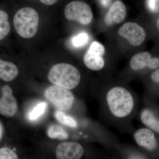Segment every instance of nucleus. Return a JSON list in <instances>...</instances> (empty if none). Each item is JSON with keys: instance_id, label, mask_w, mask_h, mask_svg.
I'll use <instances>...</instances> for the list:
<instances>
[{"instance_id": "nucleus-1", "label": "nucleus", "mask_w": 159, "mask_h": 159, "mask_svg": "<svg viewBox=\"0 0 159 159\" xmlns=\"http://www.w3.org/2000/svg\"><path fill=\"white\" fill-rule=\"evenodd\" d=\"M98 97L100 113L106 121L121 130L130 131L138 106L134 91L124 84H111L99 87Z\"/></svg>"}, {"instance_id": "nucleus-2", "label": "nucleus", "mask_w": 159, "mask_h": 159, "mask_svg": "<svg viewBox=\"0 0 159 159\" xmlns=\"http://www.w3.org/2000/svg\"><path fill=\"white\" fill-rule=\"evenodd\" d=\"M48 78L54 85L71 90L79 85L81 80V74L74 66L62 63L55 65L51 68Z\"/></svg>"}, {"instance_id": "nucleus-3", "label": "nucleus", "mask_w": 159, "mask_h": 159, "mask_svg": "<svg viewBox=\"0 0 159 159\" xmlns=\"http://www.w3.org/2000/svg\"><path fill=\"white\" fill-rule=\"evenodd\" d=\"M39 17L37 11L30 7L20 9L13 18V25L17 34L24 38L33 37L37 32Z\"/></svg>"}, {"instance_id": "nucleus-4", "label": "nucleus", "mask_w": 159, "mask_h": 159, "mask_svg": "<svg viewBox=\"0 0 159 159\" xmlns=\"http://www.w3.org/2000/svg\"><path fill=\"white\" fill-rule=\"evenodd\" d=\"M44 96L55 108L62 111L70 110L75 101V97L70 90L56 85L48 88Z\"/></svg>"}, {"instance_id": "nucleus-5", "label": "nucleus", "mask_w": 159, "mask_h": 159, "mask_svg": "<svg viewBox=\"0 0 159 159\" xmlns=\"http://www.w3.org/2000/svg\"><path fill=\"white\" fill-rule=\"evenodd\" d=\"M66 18L75 21L82 25H88L93 20V11L88 4L80 1H73L66 6L64 10Z\"/></svg>"}, {"instance_id": "nucleus-6", "label": "nucleus", "mask_w": 159, "mask_h": 159, "mask_svg": "<svg viewBox=\"0 0 159 159\" xmlns=\"http://www.w3.org/2000/svg\"><path fill=\"white\" fill-rule=\"evenodd\" d=\"M105 53L104 46L98 41L93 42L83 57L84 62L88 68L95 71L104 69L105 61L103 55Z\"/></svg>"}, {"instance_id": "nucleus-7", "label": "nucleus", "mask_w": 159, "mask_h": 159, "mask_svg": "<svg viewBox=\"0 0 159 159\" xmlns=\"http://www.w3.org/2000/svg\"><path fill=\"white\" fill-rule=\"evenodd\" d=\"M130 70L136 73L159 68V57H155L148 51H143L134 55L129 63Z\"/></svg>"}, {"instance_id": "nucleus-8", "label": "nucleus", "mask_w": 159, "mask_h": 159, "mask_svg": "<svg viewBox=\"0 0 159 159\" xmlns=\"http://www.w3.org/2000/svg\"><path fill=\"white\" fill-rule=\"evenodd\" d=\"M118 34L134 47L141 45L146 37V31L142 26L130 22L123 24L119 29Z\"/></svg>"}, {"instance_id": "nucleus-9", "label": "nucleus", "mask_w": 159, "mask_h": 159, "mask_svg": "<svg viewBox=\"0 0 159 159\" xmlns=\"http://www.w3.org/2000/svg\"><path fill=\"white\" fill-rule=\"evenodd\" d=\"M156 133L147 127L139 129L133 133L134 140L139 147L155 153L159 147V140Z\"/></svg>"}, {"instance_id": "nucleus-10", "label": "nucleus", "mask_w": 159, "mask_h": 159, "mask_svg": "<svg viewBox=\"0 0 159 159\" xmlns=\"http://www.w3.org/2000/svg\"><path fill=\"white\" fill-rule=\"evenodd\" d=\"M84 150L82 145L74 142L60 143L56 148L55 154L58 159H79L84 154Z\"/></svg>"}, {"instance_id": "nucleus-11", "label": "nucleus", "mask_w": 159, "mask_h": 159, "mask_svg": "<svg viewBox=\"0 0 159 159\" xmlns=\"http://www.w3.org/2000/svg\"><path fill=\"white\" fill-rule=\"evenodd\" d=\"M18 108L16 99L12 96V91L8 85L2 89V96L0 99V114L10 118L16 114Z\"/></svg>"}, {"instance_id": "nucleus-12", "label": "nucleus", "mask_w": 159, "mask_h": 159, "mask_svg": "<svg viewBox=\"0 0 159 159\" xmlns=\"http://www.w3.org/2000/svg\"><path fill=\"white\" fill-rule=\"evenodd\" d=\"M126 15L125 5L122 1L117 0L111 5L106 15L104 21L106 24L109 26L120 24L125 19Z\"/></svg>"}, {"instance_id": "nucleus-13", "label": "nucleus", "mask_w": 159, "mask_h": 159, "mask_svg": "<svg viewBox=\"0 0 159 159\" xmlns=\"http://www.w3.org/2000/svg\"><path fill=\"white\" fill-rule=\"evenodd\" d=\"M140 121L147 128L159 134V115L152 107L146 106L139 114Z\"/></svg>"}, {"instance_id": "nucleus-14", "label": "nucleus", "mask_w": 159, "mask_h": 159, "mask_svg": "<svg viewBox=\"0 0 159 159\" xmlns=\"http://www.w3.org/2000/svg\"><path fill=\"white\" fill-rule=\"evenodd\" d=\"M18 74V70L15 65L0 59V79L9 82L15 79Z\"/></svg>"}, {"instance_id": "nucleus-15", "label": "nucleus", "mask_w": 159, "mask_h": 159, "mask_svg": "<svg viewBox=\"0 0 159 159\" xmlns=\"http://www.w3.org/2000/svg\"><path fill=\"white\" fill-rule=\"evenodd\" d=\"M47 134L48 136L51 139L64 140L69 138L67 131L61 126L57 125H50L47 131Z\"/></svg>"}, {"instance_id": "nucleus-16", "label": "nucleus", "mask_w": 159, "mask_h": 159, "mask_svg": "<svg viewBox=\"0 0 159 159\" xmlns=\"http://www.w3.org/2000/svg\"><path fill=\"white\" fill-rule=\"evenodd\" d=\"M54 117L60 123L72 128H77L78 126V122L71 116L66 115L62 111L57 110L54 113Z\"/></svg>"}, {"instance_id": "nucleus-17", "label": "nucleus", "mask_w": 159, "mask_h": 159, "mask_svg": "<svg viewBox=\"0 0 159 159\" xmlns=\"http://www.w3.org/2000/svg\"><path fill=\"white\" fill-rule=\"evenodd\" d=\"M122 156L126 159H145L146 158L144 154L140 151L134 148L129 147H122L117 145V147Z\"/></svg>"}, {"instance_id": "nucleus-18", "label": "nucleus", "mask_w": 159, "mask_h": 159, "mask_svg": "<svg viewBox=\"0 0 159 159\" xmlns=\"http://www.w3.org/2000/svg\"><path fill=\"white\" fill-rule=\"evenodd\" d=\"M89 35L86 32H81L71 38L70 42L75 48H81L88 43Z\"/></svg>"}, {"instance_id": "nucleus-19", "label": "nucleus", "mask_w": 159, "mask_h": 159, "mask_svg": "<svg viewBox=\"0 0 159 159\" xmlns=\"http://www.w3.org/2000/svg\"><path fill=\"white\" fill-rule=\"evenodd\" d=\"M8 17L6 11L0 10V40L5 38L10 32V25L8 21Z\"/></svg>"}, {"instance_id": "nucleus-20", "label": "nucleus", "mask_w": 159, "mask_h": 159, "mask_svg": "<svg viewBox=\"0 0 159 159\" xmlns=\"http://www.w3.org/2000/svg\"><path fill=\"white\" fill-rule=\"evenodd\" d=\"M47 107V103L45 102L39 103L29 114L28 118L29 120L34 121L38 119L45 112Z\"/></svg>"}, {"instance_id": "nucleus-21", "label": "nucleus", "mask_w": 159, "mask_h": 159, "mask_svg": "<svg viewBox=\"0 0 159 159\" xmlns=\"http://www.w3.org/2000/svg\"><path fill=\"white\" fill-rule=\"evenodd\" d=\"M18 156L15 152L8 147L0 148V159H17Z\"/></svg>"}, {"instance_id": "nucleus-22", "label": "nucleus", "mask_w": 159, "mask_h": 159, "mask_svg": "<svg viewBox=\"0 0 159 159\" xmlns=\"http://www.w3.org/2000/svg\"><path fill=\"white\" fill-rule=\"evenodd\" d=\"M145 4L151 13H159V0H145Z\"/></svg>"}, {"instance_id": "nucleus-23", "label": "nucleus", "mask_w": 159, "mask_h": 159, "mask_svg": "<svg viewBox=\"0 0 159 159\" xmlns=\"http://www.w3.org/2000/svg\"><path fill=\"white\" fill-rule=\"evenodd\" d=\"M150 78L152 82L159 85V68L153 71L150 74Z\"/></svg>"}, {"instance_id": "nucleus-24", "label": "nucleus", "mask_w": 159, "mask_h": 159, "mask_svg": "<svg viewBox=\"0 0 159 159\" xmlns=\"http://www.w3.org/2000/svg\"><path fill=\"white\" fill-rule=\"evenodd\" d=\"M39 1L44 5L51 6L55 4L57 2V0H39Z\"/></svg>"}, {"instance_id": "nucleus-25", "label": "nucleus", "mask_w": 159, "mask_h": 159, "mask_svg": "<svg viewBox=\"0 0 159 159\" xmlns=\"http://www.w3.org/2000/svg\"><path fill=\"white\" fill-rule=\"evenodd\" d=\"M101 5L103 7H107L111 5V0H100Z\"/></svg>"}, {"instance_id": "nucleus-26", "label": "nucleus", "mask_w": 159, "mask_h": 159, "mask_svg": "<svg viewBox=\"0 0 159 159\" xmlns=\"http://www.w3.org/2000/svg\"><path fill=\"white\" fill-rule=\"evenodd\" d=\"M3 132V129L2 125V124H1V122H0V140L2 139V136Z\"/></svg>"}, {"instance_id": "nucleus-27", "label": "nucleus", "mask_w": 159, "mask_h": 159, "mask_svg": "<svg viewBox=\"0 0 159 159\" xmlns=\"http://www.w3.org/2000/svg\"><path fill=\"white\" fill-rule=\"evenodd\" d=\"M156 27L158 32L159 33V17H158L156 21Z\"/></svg>"}]
</instances>
